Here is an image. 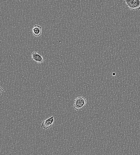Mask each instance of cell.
<instances>
[{
  "instance_id": "cell-1",
  "label": "cell",
  "mask_w": 140,
  "mask_h": 155,
  "mask_svg": "<svg viewBox=\"0 0 140 155\" xmlns=\"http://www.w3.org/2000/svg\"><path fill=\"white\" fill-rule=\"evenodd\" d=\"M74 109L78 111L82 107L86 106L87 101L86 99L83 97H79L74 100Z\"/></svg>"
},
{
  "instance_id": "cell-2",
  "label": "cell",
  "mask_w": 140,
  "mask_h": 155,
  "mask_svg": "<svg viewBox=\"0 0 140 155\" xmlns=\"http://www.w3.org/2000/svg\"><path fill=\"white\" fill-rule=\"evenodd\" d=\"M125 2L130 9L139 10L140 9V0L137 1H125Z\"/></svg>"
},
{
  "instance_id": "cell-3",
  "label": "cell",
  "mask_w": 140,
  "mask_h": 155,
  "mask_svg": "<svg viewBox=\"0 0 140 155\" xmlns=\"http://www.w3.org/2000/svg\"><path fill=\"white\" fill-rule=\"evenodd\" d=\"M54 121V117L52 116L44 120L42 122L41 127L47 130L51 127Z\"/></svg>"
},
{
  "instance_id": "cell-4",
  "label": "cell",
  "mask_w": 140,
  "mask_h": 155,
  "mask_svg": "<svg viewBox=\"0 0 140 155\" xmlns=\"http://www.w3.org/2000/svg\"><path fill=\"white\" fill-rule=\"evenodd\" d=\"M32 58L34 61L36 62L38 64L43 62L44 60L42 56L36 52H34L32 53Z\"/></svg>"
},
{
  "instance_id": "cell-5",
  "label": "cell",
  "mask_w": 140,
  "mask_h": 155,
  "mask_svg": "<svg viewBox=\"0 0 140 155\" xmlns=\"http://www.w3.org/2000/svg\"><path fill=\"white\" fill-rule=\"evenodd\" d=\"M33 35L36 37L40 36L41 35L42 27L39 25H35L32 30Z\"/></svg>"
},
{
  "instance_id": "cell-6",
  "label": "cell",
  "mask_w": 140,
  "mask_h": 155,
  "mask_svg": "<svg viewBox=\"0 0 140 155\" xmlns=\"http://www.w3.org/2000/svg\"><path fill=\"white\" fill-rule=\"evenodd\" d=\"M3 90V89L1 87V86H0V93H1V95H2Z\"/></svg>"
},
{
  "instance_id": "cell-7",
  "label": "cell",
  "mask_w": 140,
  "mask_h": 155,
  "mask_svg": "<svg viewBox=\"0 0 140 155\" xmlns=\"http://www.w3.org/2000/svg\"><path fill=\"white\" fill-rule=\"evenodd\" d=\"M112 75L114 76H115L116 75V74L115 73H112Z\"/></svg>"
}]
</instances>
